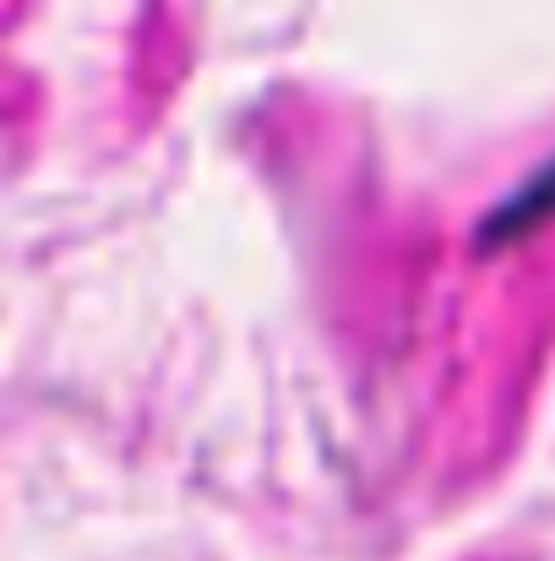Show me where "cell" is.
<instances>
[{
    "label": "cell",
    "mask_w": 555,
    "mask_h": 561,
    "mask_svg": "<svg viewBox=\"0 0 555 561\" xmlns=\"http://www.w3.org/2000/svg\"><path fill=\"white\" fill-rule=\"evenodd\" d=\"M540 213H555V170H551V175H540V186L529 191V196H518V202L507 207V224H534Z\"/></svg>",
    "instance_id": "6da1fadb"
}]
</instances>
